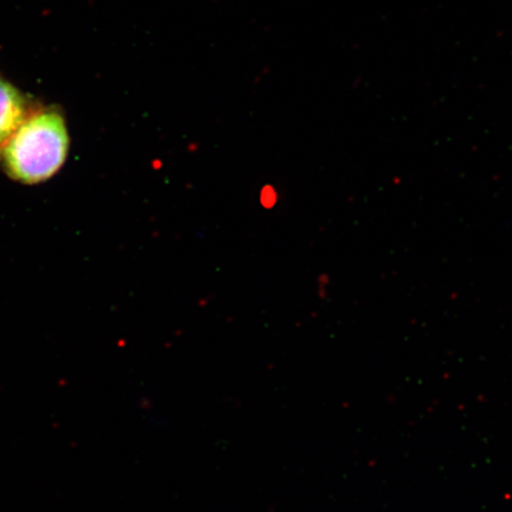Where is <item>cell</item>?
Returning a JSON list of instances; mask_svg holds the SVG:
<instances>
[{
    "mask_svg": "<svg viewBox=\"0 0 512 512\" xmlns=\"http://www.w3.org/2000/svg\"><path fill=\"white\" fill-rule=\"evenodd\" d=\"M70 138L66 119L56 107L32 110L0 149V162L14 181H48L66 163Z\"/></svg>",
    "mask_w": 512,
    "mask_h": 512,
    "instance_id": "cell-1",
    "label": "cell"
},
{
    "mask_svg": "<svg viewBox=\"0 0 512 512\" xmlns=\"http://www.w3.org/2000/svg\"><path fill=\"white\" fill-rule=\"evenodd\" d=\"M31 111L27 96L0 75V149Z\"/></svg>",
    "mask_w": 512,
    "mask_h": 512,
    "instance_id": "cell-2",
    "label": "cell"
}]
</instances>
